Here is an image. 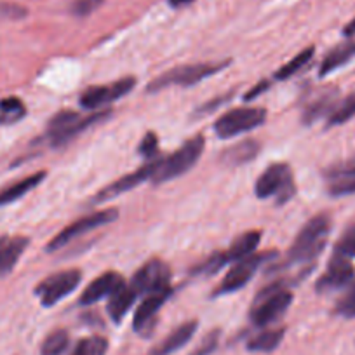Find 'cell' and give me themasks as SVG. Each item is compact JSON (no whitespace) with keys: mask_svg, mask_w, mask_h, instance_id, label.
I'll return each instance as SVG.
<instances>
[{"mask_svg":"<svg viewBox=\"0 0 355 355\" xmlns=\"http://www.w3.org/2000/svg\"><path fill=\"white\" fill-rule=\"evenodd\" d=\"M293 303V293L284 281H275L256 295L251 306V322L256 327H266L277 322Z\"/></svg>","mask_w":355,"mask_h":355,"instance_id":"1","label":"cell"},{"mask_svg":"<svg viewBox=\"0 0 355 355\" xmlns=\"http://www.w3.org/2000/svg\"><path fill=\"white\" fill-rule=\"evenodd\" d=\"M329 232L331 218L327 214H317L312 220H309V223L300 230L289 249V261L305 265L319 258L327 244Z\"/></svg>","mask_w":355,"mask_h":355,"instance_id":"2","label":"cell"},{"mask_svg":"<svg viewBox=\"0 0 355 355\" xmlns=\"http://www.w3.org/2000/svg\"><path fill=\"white\" fill-rule=\"evenodd\" d=\"M110 110H100L94 112L93 115L82 117L78 112L63 110L51 119L49 125H47L46 136L49 138L53 146H63L67 145V143H70L78 132L85 131V129L91 128L93 124H98V122L110 117Z\"/></svg>","mask_w":355,"mask_h":355,"instance_id":"3","label":"cell"},{"mask_svg":"<svg viewBox=\"0 0 355 355\" xmlns=\"http://www.w3.org/2000/svg\"><path fill=\"white\" fill-rule=\"evenodd\" d=\"M230 64V61H216V63H197V64H183V67H176L173 70H167L166 73L159 75L152 84L146 87L148 93H159L166 87H173V85H180V87H190L204 78L213 77L218 71L225 70Z\"/></svg>","mask_w":355,"mask_h":355,"instance_id":"4","label":"cell"},{"mask_svg":"<svg viewBox=\"0 0 355 355\" xmlns=\"http://www.w3.org/2000/svg\"><path fill=\"white\" fill-rule=\"evenodd\" d=\"M206 141L200 135L193 136L192 139H189L187 143H183L180 148L174 153H171L166 159H160L159 167H157L155 174H153V182L155 183H166L174 180V178H180L182 174L189 173L193 166L197 164V160L202 155V150Z\"/></svg>","mask_w":355,"mask_h":355,"instance_id":"5","label":"cell"},{"mask_svg":"<svg viewBox=\"0 0 355 355\" xmlns=\"http://www.w3.org/2000/svg\"><path fill=\"white\" fill-rule=\"evenodd\" d=\"M295 178L293 169L286 162H274L266 167L256 180L254 192L259 199L275 197L279 204H284L295 196Z\"/></svg>","mask_w":355,"mask_h":355,"instance_id":"6","label":"cell"},{"mask_svg":"<svg viewBox=\"0 0 355 355\" xmlns=\"http://www.w3.org/2000/svg\"><path fill=\"white\" fill-rule=\"evenodd\" d=\"M265 121H266L265 108H258V107L234 108V110L227 112V114H223L220 119H218L216 124H214V132H216L220 138L228 139L259 128V125L265 124Z\"/></svg>","mask_w":355,"mask_h":355,"instance_id":"7","label":"cell"},{"mask_svg":"<svg viewBox=\"0 0 355 355\" xmlns=\"http://www.w3.org/2000/svg\"><path fill=\"white\" fill-rule=\"evenodd\" d=\"M277 256L275 251H266V252H258V254H251L244 259H239V261L234 263L228 274L225 275V279L221 281V284L218 286L216 293L214 295L221 296V295H228V293H235L239 291L241 288H244L252 277H254L256 270H258L259 266L263 265L265 261H270Z\"/></svg>","mask_w":355,"mask_h":355,"instance_id":"8","label":"cell"},{"mask_svg":"<svg viewBox=\"0 0 355 355\" xmlns=\"http://www.w3.org/2000/svg\"><path fill=\"white\" fill-rule=\"evenodd\" d=\"M80 270L58 272V274L46 277L37 286L35 295L39 296L40 303L44 306H54L56 303H60L61 300L67 298L68 295L75 291V288L80 284Z\"/></svg>","mask_w":355,"mask_h":355,"instance_id":"9","label":"cell"},{"mask_svg":"<svg viewBox=\"0 0 355 355\" xmlns=\"http://www.w3.org/2000/svg\"><path fill=\"white\" fill-rule=\"evenodd\" d=\"M119 216L117 209H103V211H96V213L89 214V216L80 218V220L73 221L71 225H68L67 228L60 232L53 241L47 244V251H58V249L64 248L68 242H71L73 239L80 237V235L87 234V232L94 230V228H100L103 225L114 223Z\"/></svg>","mask_w":355,"mask_h":355,"instance_id":"10","label":"cell"},{"mask_svg":"<svg viewBox=\"0 0 355 355\" xmlns=\"http://www.w3.org/2000/svg\"><path fill=\"white\" fill-rule=\"evenodd\" d=\"M171 268L166 261L160 259H150L135 274L132 281L129 282L136 295H150V293L162 291L169 288Z\"/></svg>","mask_w":355,"mask_h":355,"instance_id":"11","label":"cell"},{"mask_svg":"<svg viewBox=\"0 0 355 355\" xmlns=\"http://www.w3.org/2000/svg\"><path fill=\"white\" fill-rule=\"evenodd\" d=\"M136 85L135 77H125L121 80H115L114 84L108 85H94L89 87L84 94L80 96V107L85 110L98 112L100 108L107 107V105L114 103V101L121 100L122 96L131 91Z\"/></svg>","mask_w":355,"mask_h":355,"instance_id":"12","label":"cell"},{"mask_svg":"<svg viewBox=\"0 0 355 355\" xmlns=\"http://www.w3.org/2000/svg\"><path fill=\"white\" fill-rule=\"evenodd\" d=\"M355 268L348 258L334 254L331 261L327 263V268L320 279L317 281L315 288L319 293H331L340 291V289H347L348 286L354 282Z\"/></svg>","mask_w":355,"mask_h":355,"instance_id":"13","label":"cell"},{"mask_svg":"<svg viewBox=\"0 0 355 355\" xmlns=\"http://www.w3.org/2000/svg\"><path fill=\"white\" fill-rule=\"evenodd\" d=\"M159 164H160V159H152V160H148L145 166L139 167V169H136V171H132V173L125 174V176L119 178L117 182H114L112 185L105 187V189L101 190L96 197H94V202H105V200H110V199H114V197L121 196V193H124V192H129V190L135 189V187H138V185H141V183L152 180L153 174H155V171H157V167H159Z\"/></svg>","mask_w":355,"mask_h":355,"instance_id":"14","label":"cell"},{"mask_svg":"<svg viewBox=\"0 0 355 355\" xmlns=\"http://www.w3.org/2000/svg\"><path fill=\"white\" fill-rule=\"evenodd\" d=\"M171 288L162 289V291L150 293L145 296V300L141 302V305L138 306L135 313V320H132V327H135L136 333L139 334H148L150 327L155 322V317L159 313V310L162 309L164 303L169 300L171 296Z\"/></svg>","mask_w":355,"mask_h":355,"instance_id":"15","label":"cell"},{"mask_svg":"<svg viewBox=\"0 0 355 355\" xmlns=\"http://www.w3.org/2000/svg\"><path fill=\"white\" fill-rule=\"evenodd\" d=\"M124 284V277H122L119 272H105V274H101L100 277L94 279V281L84 289L78 303H80V305H93V303H98L100 300L110 298V296L114 295V293H117Z\"/></svg>","mask_w":355,"mask_h":355,"instance_id":"16","label":"cell"},{"mask_svg":"<svg viewBox=\"0 0 355 355\" xmlns=\"http://www.w3.org/2000/svg\"><path fill=\"white\" fill-rule=\"evenodd\" d=\"M28 239L23 235H4L0 237V277L11 274L19 258L28 248Z\"/></svg>","mask_w":355,"mask_h":355,"instance_id":"17","label":"cell"},{"mask_svg":"<svg viewBox=\"0 0 355 355\" xmlns=\"http://www.w3.org/2000/svg\"><path fill=\"white\" fill-rule=\"evenodd\" d=\"M197 327H199V322H197V320H189V322L178 326L176 329L171 331L159 345H155V347L148 352V355H171L174 354V352L182 350V348L192 340Z\"/></svg>","mask_w":355,"mask_h":355,"instance_id":"18","label":"cell"},{"mask_svg":"<svg viewBox=\"0 0 355 355\" xmlns=\"http://www.w3.org/2000/svg\"><path fill=\"white\" fill-rule=\"evenodd\" d=\"M338 103V89L327 87L320 91L315 98H312L309 105L303 110V121L305 124H312V122L319 121V119L327 117L333 112V108Z\"/></svg>","mask_w":355,"mask_h":355,"instance_id":"19","label":"cell"},{"mask_svg":"<svg viewBox=\"0 0 355 355\" xmlns=\"http://www.w3.org/2000/svg\"><path fill=\"white\" fill-rule=\"evenodd\" d=\"M355 58V39L347 40L343 44H338L336 47L329 51L326 54V58L322 60L319 68V75L320 77H326V75L333 73L334 70L338 68L345 67L348 61H352Z\"/></svg>","mask_w":355,"mask_h":355,"instance_id":"20","label":"cell"},{"mask_svg":"<svg viewBox=\"0 0 355 355\" xmlns=\"http://www.w3.org/2000/svg\"><path fill=\"white\" fill-rule=\"evenodd\" d=\"M136 298H138V295H136V291L131 288V286L129 284L122 286V288L119 289L117 293H114V295L110 296V300H108L107 310L110 319L114 320L115 324L121 322V320L125 317V313H128L129 310H131V306L135 305Z\"/></svg>","mask_w":355,"mask_h":355,"instance_id":"21","label":"cell"},{"mask_svg":"<svg viewBox=\"0 0 355 355\" xmlns=\"http://www.w3.org/2000/svg\"><path fill=\"white\" fill-rule=\"evenodd\" d=\"M259 241H261V232H244L241 237H237L232 242L228 251L223 252L225 258H227V263H235L239 261V259H244L248 258V256L254 254V249L258 248Z\"/></svg>","mask_w":355,"mask_h":355,"instance_id":"22","label":"cell"},{"mask_svg":"<svg viewBox=\"0 0 355 355\" xmlns=\"http://www.w3.org/2000/svg\"><path fill=\"white\" fill-rule=\"evenodd\" d=\"M44 178H46V173H44V171H39V173H33L30 174V176L19 180V182L12 183L8 189L0 190V206H8V204L25 197L26 193L32 192L39 183H42Z\"/></svg>","mask_w":355,"mask_h":355,"instance_id":"23","label":"cell"},{"mask_svg":"<svg viewBox=\"0 0 355 355\" xmlns=\"http://www.w3.org/2000/svg\"><path fill=\"white\" fill-rule=\"evenodd\" d=\"M286 329L284 327H275V329H265L252 336L248 341L249 352H261V354H270V352L277 350L281 347L282 340H284Z\"/></svg>","mask_w":355,"mask_h":355,"instance_id":"24","label":"cell"},{"mask_svg":"<svg viewBox=\"0 0 355 355\" xmlns=\"http://www.w3.org/2000/svg\"><path fill=\"white\" fill-rule=\"evenodd\" d=\"M259 145L252 139H245V141L237 143V145L230 146L227 152L221 155V162L227 164V166H242V164H248L258 155Z\"/></svg>","mask_w":355,"mask_h":355,"instance_id":"25","label":"cell"},{"mask_svg":"<svg viewBox=\"0 0 355 355\" xmlns=\"http://www.w3.org/2000/svg\"><path fill=\"white\" fill-rule=\"evenodd\" d=\"M355 117V91L338 101L336 107L333 108L329 115H327V128H336V125L347 124L350 119Z\"/></svg>","mask_w":355,"mask_h":355,"instance_id":"26","label":"cell"},{"mask_svg":"<svg viewBox=\"0 0 355 355\" xmlns=\"http://www.w3.org/2000/svg\"><path fill=\"white\" fill-rule=\"evenodd\" d=\"M70 347V334L64 329H56L46 336L40 347V355H63Z\"/></svg>","mask_w":355,"mask_h":355,"instance_id":"27","label":"cell"},{"mask_svg":"<svg viewBox=\"0 0 355 355\" xmlns=\"http://www.w3.org/2000/svg\"><path fill=\"white\" fill-rule=\"evenodd\" d=\"M26 108L23 101L16 96L0 100V124H15L25 117Z\"/></svg>","mask_w":355,"mask_h":355,"instance_id":"28","label":"cell"},{"mask_svg":"<svg viewBox=\"0 0 355 355\" xmlns=\"http://www.w3.org/2000/svg\"><path fill=\"white\" fill-rule=\"evenodd\" d=\"M108 352V340L103 336H87L82 338L70 355H107Z\"/></svg>","mask_w":355,"mask_h":355,"instance_id":"29","label":"cell"},{"mask_svg":"<svg viewBox=\"0 0 355 355\" xmlns=\"http://www.w3.org/2000/svg\"><path fill=\"white\" fill-rule=\"evenodd\" d=\"M313 51H315L313 47H306V49H303L302 53L296 54L289 63H286L284 67L275 73V78H277V80H284V78L291 77V75H295L296 71L302 70V68L305 67V64H309V61L313 58Z\"/></svg>","mask_w":355,"mask_h":355,"instance_id":"30","label":"cell"},{"mask_svg":"<svg viewBox=\"0 0 355 355\" xmlns=\"http://www.w3.org/2000/svg\"><path fill=\"white\" fill-rule=\"evenodd\" d=\"M334 254L343 256V258H355V221L345 228L341 237L334 244Z\"/></svg>","mask_w":355,"mask_h":355,"instance_id":"31","label":"cell"},{"mask_svg":"<svg viewBox=\"0 0 355 355\" xmlns=\"http://www.w3.org/2000/svg\"><path fill=\"white\" fill-rule=\"evenodd\" d=\"M355 174V153L354 155L347 157L345 160H340V162L333 164L326 169L324 176H326L327 182H334V180H340V178H347Z\"/></svg>","mask_w":355,"mask_h":355,"instance_id":"32","label":"cell"},{"mask_svg":"<svg viewBox=\"0 0 355 355\" xmlns=\"http://www.w3.org/2000/svg\"><path fill=\"white\" fill-rule=\"evenodd\" d=\"M334 312L345 319H355V281L348 286L345 295L338 300Z\"/></svg>","mask_w":355,"mask_h":355,"instance_id":"33","label":"cell"},{"mask_svg":"<svg viewBox=\"0 0 355 355\" xmlns=\"http://www.w3.org/2000/svg\"><path fill=\"white\" fill-rule=\"evenodd\" d=\"M327 192H329L331 197H345L355 193V174L329 182Z\"/></svg>","mask_w":355,"mask_h":355,"instance_id":"34","label":"cell"},{"mask_svg":"<svg viewBox=\"0 0 355 355\" xmlns=\"http://www.w3.org/2000/svg\"><path fill=\"white\" fill-rule=\"evenodd\" d=\"M220 329H213L211 333H207L206 336H204V340L200 341L199 347H197L190 355H213L214 352H216L218 345H220Z\"/></svg>","mask_w":355,"mask_h":355,"instance_id":"35","label":"cell"},{"mask_svg":"<svg viewBox=\"0 0 355 355\" xmlns=\"http://www.w3.org/2000/svg\"><path fill=\"white\" fill-rule=\"evenodd\" d=\"M105 0H75L71 2V15L77 16V18H85V16L93 15L98 8L103 6Z\"/></svg>","mask_w":355,"mask_h":355,"instance_id":"36","label":"cell"},{"mask_svg":"<svg viewBox=\"0 0 355 355\" xmlns=\"http://www.w3.org/2000/svg\"><path fill=\"white\" fill-rule=\"evenodd\" d=\"M157 150H159V139H157L155 132H146L145 138L139 143V153H141L145 159L152 160L155 159Z\"/></svg>","mask_w":355,"mask_h":355,"instance_id":"37","label":"cell"},{"mask_svg":"<svg viewBox=\"0 0 355 355\" xmlns=\"http://www.w3.org/2000/svg\"><path fill=\"white\" fill-rule=\"evenodd\" d=\"M26 15H28V11L18 4H0V16H4V18L21 19Z\"/></svg>","mask_w":355,"mask_h":355,"instance_id":"38","label":"cell"},{"mask_svg":"<svg viewBox=\"0 0 355 355\" xmlns=\"http://www.w3.org/2000/svg\"><path fill=\"white\" fill-rule=\"evenodd\" d=\"M268 82H259L258 85H256L254 89H252V91H249L248 94H245V100H254L256 96H258L259 93H263V91H265V89H268Z\"/></svg>","mask_w":355,"mask_h":355,"instance_id":"39","label":"cell"},{"mask_svg":"<svg viewBox=\"0 0 355 355\" xmlns=\"http://www.w3.org/2000/svg\"><path fill=\"white\" fill-rule=\"evenodd\" d=\"M343 35L348 37V39H354V37H355V18L352 19L350 23H347V25H345Z\"/></svg>","mask_w":355,"mask_h":355,"instance_id":"40","label":"cell"},{"mask_svg":"<svg viewBox=\"0 0 355 355\" xmlns=\"http://www.w3.org/2000/svg\"><path fill=\"white\" fill-rule=\"evenodd\" d=\"M193 0H169V4L173 6V8H183V6H189L192 4Z\"/></svg>","mask_w":355,"mask_h":355,"instance_id":"41","label":"cell"}]
</instances>
